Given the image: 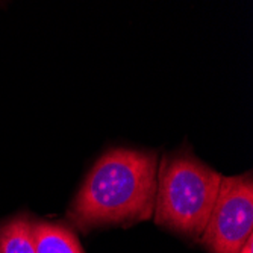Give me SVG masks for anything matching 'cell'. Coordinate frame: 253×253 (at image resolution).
Masks as SVG:
<instances>
[{"label":"cell","instance_id":"cell-5","mask_svg":"<svg viewBox=\"0 0 253 253\" xmlns=\"http://www.w3.org/2000/svg\"><path fill=\"white\" fill-rule=\"evenodd\" d=\"M0 253H37L29 215L21 214L0 224Z\"/></svg>","mask_w":253,"mask_h":253},{"label":"cell","instance_id":"cell-2","mask_svg":"<svg viewBox=\"0 0 253 253\" xmlns=\"http://www.w3.org/2000/svg\"><path fill=\"white\" fill-rule=\"evenodd\" d=\"M221 174L190 149L167 153L158 164L153 218L158 226L200 240L220 190Z\"/></svg>","mask_w":253,"mask_h":253},{"label":"cell","instance_id":"cell-4","mask_svg":"<svg viewBox=\"0 0 253 253\" xmlns=\"http://www.w3.org/2000/svg\"><path fill=\"white\" fill-rule=\"evenodd\" d=\"M37 253H84V249L70 227L56 221H34Z\"/></svg>","mask_w":253,"mask_h":253},{"label":"cell","instance_id":"cell-3","mask_svg":"<svg viewBox=\"0 0 253 253\" xmlns=\"http://www.w3.org/2000/svg\"><path fill=\"white\" fill-rule=\"evenodd\" d=\"M253 231L252 173L221 176L210 220L200 237L210 253H238Z\"/></svg>","mask_w":253,"mask_h":253},{"label":"cell","instance_id":"cell-6","mask_svg":"<svg viewBox=\"0 0 253 253\" xmlns=\"http://www.w3.org/2000/svg\"><path fill=\"white\" fill-rule=\"evenodd\" d=\"M238 253H253V237H250V238L246 241V244L240 249Z\"/></svg>","mask_w":253,"mask_h":253},{"label":"cell","instance_id":"cell-1","mask_svg":"<svg viewBox=\"0 0 253 253\" xmlns=\"http://www.w3.org/2000/svg\"><path fill=\"white\" fill-rule=\"evenodd\" d=\"M158 153L111 149L93 166L68 208L67 217L82 232L123 226L153 217Z\"/></svg>","mask_w":253,"mask_h":253}]
</instances>
